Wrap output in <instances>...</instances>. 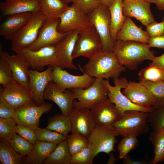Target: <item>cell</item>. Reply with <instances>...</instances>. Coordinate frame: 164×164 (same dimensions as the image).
<instances>
[{"label": "cell", "mask_w": 164, "mask_h": 164, "mask_svg": "<svg viewBox=\"0 0 164 164\" xmlns=\"http://www.w3.org/2000/svg\"><path fill=\"white\" fill-rule=\"evenodd\" d=\"M57 145L56 144L38 140L31 151L23 158L22 163L43 164Z\"/></svg>", "instance_id": "obj_27"}, {"label": "cell", "mask_w": 164, "mask_h": 164, "mask_svg": "<svg viewBox=\"0 0 164 164\" xmlns=\"http://www.w3.org/2000/svg\"><path fill=\"white\" fill-rule=\"evenodd\" d=\"M23 158L15 151L8 141L0 139V160L2 164H21Z\"/></svg>", "instance_id": "obj_33"}, {"label": "cell", "mask_w": 164, "mask_h": 164, "mask_svg": "<svg viewBox=\"0 0 164 164\" xmlns=\"http://www.w3.org/2000/svg\"><path fill=\"white\" fill-rule=\"evenodd\" d=\"M131 102L145 108H152L155 100L149 90L140 82H128L122 92Z\"/></svg>", "instance_id": "obj_20"}, {"label": "cell", "mask_w": 164, "mask_h": 164, "mask_svg": "<svg viewBox=\"0 0 164 164\" xmlns=\"http://www.w3.org/2000/svg\"><path fill=\"white\" fill-rule=\"evenodd\" d=\"M68 4V3L72 2L73 3L75 0H62Z\"/></svg>", "instance_id": "obj_54"}, {"label": "cell", "mask_w": 164, "mask_h": 164, "mask_svg": "<svg viewBox=\"0 0 164 164\" xmlns=\"http://www.w3.org/2000/svg\"><path fill=\"white\" fill-rule=\"evenodd\" d=\"M15 132L34 145L38 141L35 130L29 127L17 124Z\"/></svg>", "instance_id": "obj_44"}, {"label": "cell", "mask_w": 164, "mask_h": 164, "mask_svg": "<svg viewBox=\"0 0 164 164\" xmlns=\"http://www.w3.org/2000/svg\"><path fill=\"white\" fill-rule=\"evenodd\" d=\"M7 52L0 51V84L6 85L16 81L7 58Z\"/></svg>", "instance_id": "obj_36"}, {"label": "cell", "mask_w": 164, "mask_h": 164, "mask_svg": "<svg viewBox=\"0 0 164 164\" xmlns=\"http://www.w3.org/2000/svg\"><path fill=\"white\" fill-rule=\"evenodd\" d=\"M17 125L12 118H0V139L8 141L12 138L15 132Z\"/></svg>", "instance_id": "obj_41"}, {"label": "cell", "mask_w": 164, "mask_h": 164, "mask_svg": "<svg viewBox=\"0 0 164 164\" xmlns=\"http://www.w3.org/2000/svg\"><path fill=\"white\" fill-rule=\"evenodd\" d=\"M46 128L67 137L71 132L72 125L69 116L57 114L49 118Z\"/></svg>", "instance_id": "obj_32"}, {"label": "cell", "mask_w": 164, "mask_h": 164, "mask_svg": "<svg viewBox=\"0 0 164 164\" xmlns=\"http://www.w3.org/2000/svg\"><path fill=\"white\" fill-rule=\"evenodd\" d=\"M69 6L62 0H40L39 11L46 19L60 18Z\"/></svg>", "instance_id": "obj_28"}, {"label": "cell", "mask_w": 164, "mask_h": 164, "mask_svg": "<svg viewBox=\"0 0 164 164\" xmlns=\"http://www.w3.org/2000/svg\"><path fill=\"white\" fill-rule=\"evenodd\" d=\"M8 141L15 151L23 158L31 151L34 145L15 132Z\"/></svg>", "instance_id": "obj_38"}, {"label": "cell", "mask_w": 164, "mask_h": 164, "mask_svg": "<svg viewBox=\"0 0 164 164\" xmlns=\"http://www.w3.org/2000/svg\"><path fill=\"white\" fill-rule=\"evenodd\" d=\"M149 2L145 0H124L122 13L127 17H134L146 26L155 21Z\"/></svg>", "instance_id": "obj_18"}, {"label": "cell", "mask_w": 164, "mask_h": 164, "mask_svg": "<svg viewBox=\"0 0 164 164\" xmlns=\"http://www.w3.org/2000/svg\"><path fill=\"white\" fill-rule=\"evenodd\" d=\"M35 131L38 141H44L58 144L66 139L67 136L46 128L37 127Z\"/></svg>", "instance_id": "obj_37"}, {"label": "cell", "mask_w": 164, "mask_h": 164, "mask_svg": "<svg viewBox=\"0 0 164 164\" xmlns=\"http://www.w3.org/2000/svg\"><path fill=\"white\" fill-rule=\"evenodd\" d=\"M52 108L53 105L51 103L38 105L32 101L16 109L12 118L17 124L35 130L39 125L41 116L50 111Z\"/></svg>", "instance_id": "obj_9"}, {"label": "cell", "mask_w": 164, "mask_h": 164, "mask_svg": "<svg viewBox=\"0 0 164 164\" xmlns=\"http://www.w3.org/2000/svg\"><path fill=\"white\" fill-rule=\"evenodd\" d=\"M16 109L9 103L0 94V118H12Z\"/></svg>", "instance_id": "obj_47"}, {"label": "cell", "mask_w": 164, "mask_h": 164, "mask_svg": "<svg viewBox=\"0 0 164 164\" xmlns=\"http://www.w3.org/2000/svg\"><path fill=\"white\" fill-rule=\"evenodd\" d=\"M103 80L96 78L87 88L69 89L74 99L73 105L90 109L96 104L107 100L109 91Z\"/></svg>", "instance_id": "obj_3"}, {"label": "cell", "mask_w": 164, "mask_h": 164, "mask_svg": "<svg viewBox=\"0 0 164 164\" xmlns=\"http://www.w3.org/2000/svg\"><path fill=\"white\" fill-rule=\"evenodd\" d=\"M151 38L142 26L138 27L131 18L126 17L123 25L117 33L116 40L133 41L148 44Z\"/></svg>", "instance_id": "obj_25"}, {"label": "cell", "mask_w": 164, "mask_h": 164, "mask_svg": "<svg viewBox=\"0 0 164 164\" xmlns=\"http://www.w3.org/2000/svg\"><path fill=\"white\" fill-rule=\"evenodd\" d=\"M145 0L149 2L151 4V3H155V2L157 0Z\"/></svg>", "instance_id": "obj_55"}, {"label": "cell", "mask_w": 164, "mask_h": 164, "mask_svg": "<svg viewBox=\"0 0 164 164\" xmlns=\"http://www.w3.org/2000/svg\"><path fill=\"white\" fill-rule=\"evenodd\" d=\"M69 117L72 125L71 133L88 139L97 125L90 109L73 105Z\"/></svg>", "instance_id": "obj_15"}, {"label": "cell", "mask_w": 164, "mask_h": 164, "mask_svg": "<svg viewBox=\"0 0 164 164\" xmlns=\"http://www.w3.org/2000/svg\"><path fill=\"white\" fill-rule=\"evenodd\" d=\"M73 3L87 15L100 5L98 0H75Z\"/></svg>", "instance_id": "obj_45"}, {"label": "cell", "mask_w": 164, "mask_h": 164, "mask_svg": "<svg viewBox=\"0 0 164 164\" xmlns=\"http://www.w3.org/2000/svg\"><path fill=\"white\" fill-rule=\"evenodd\" d=\"M87 15L100 38L103 51H113L114 42L110 33L111 17L108 8L100 5Z\"/></svg>", "instance_id": "obj_7"}, {"label": "cell", "mask_w": 164, "mask_h": 164, "mask_svg": "<svg viewBox=\"0 0 164 164\" xmlns=\"http://www.w3.org/2000/svg\"><path fill=\"white\" fill-rule=\"evenodd\" d=\"M60 19H46L39 30L36 39L27 48L36 50L47 46L56 45L66 36L67 32H60L57 29Z\"/></svg>", "instance_id": "obj_14"}, {"label": "cell", "mask_w": 164, "mask_h": 164, "mask_svg": "<svg viewBox=\"0 0 164 164\" xmlns=\"http://www.w3.org/2000/svg\"><path fill=\"white\" fill-rule=\"evenodd\" d=\"M83 73L82 75L76 76L70 73L58 66L53 67L52 72L53 81L60 90L65 92L67 89L81 88L85 89L91 86L96 78L88 75L79 66Z\"/></svg>", "instance_id": "obj_11"}, {"label": "cell", "mask_w": 164, "mask_h": 164, "mask_svg": "<svg viewBox=\"0 0 164 164\" xmlns=\"http://www.w3.org/2000/svg\"><path fill=\"white\" fill-rule=\"evenodd\" d=\"M137 137L135 135L131 134L124 137L121 141L118 146L119 159H123L137 147L138 145Z\"/></svg>", "instance_id": "obj_39"}, {"label": "cell", "mask_w": 164, "mask_h": 164, "mask_svg": "<svg viewBox=\"0 0 164 164\" xmlns=\"http://www.w3.org/2000/svg\"><path fill=\"white\" fill-rule=\"evenodd\" d=\"M67 139L71 155L85 148L88 144L87 139L75 133H71V135H68Z\"/></svg>", "instance_id": "obj_40"}, {"label": "cell", "mask_w": 164, "mask_h": 164, "mask_svg": "<svg viewBox=\"0 0 164 164\" xmlns=\"http://www.w3.org/2000/svg\"><path fill=\"white\" fill-rule=\"evenodd\" d=\"M123 1H124V0H122Z\"/></svg>", "instance_id": "obj_56"}, {"label": "cell", "mask_w": 164, "mask_h": 164, "mask_svg": "<svg viewBox=\"0 0 164 164\" xmlns=\"http://www.w3.org/2000/svg\"><path fill=\"white\" fill-rule=\"evenodd\" d=\"M90 110L97 124L103 126L113 125L123 114L108 98L96 104Z\"/></svg>", "instance_id": "obj_19"}, {"label": "cell", "mask_w": 164, "mask_h": 164, "mask_svg": "<svg viewBox=\"0 0 164 164\" xmlns=\"http://www.w3.org/2000/svg\"><path fill=\"white\" fill-rule=\"evenodd\" d=\"M123 163L125 164H145L146 162L138 160H133L128 155L123 159Z\"/></svg>", "instance_id": "obj_50"}, {"label": "cell", "mask_w": 164, "mask_h": 164, "mask_svg": "<svg viewBox=\"0 0 164 164\" xmlns=\"http://www.w3.org/2000/svg\"><path fill=\"white\" fill-rule=\"evenodd\" d=\"M123 1L115 0L108 9L110 13V31L111 38L115 42L117 32L121 29L126 17L122 13Z\"/></svg>", "instance_id": "obj_29"}, {"label": "cell", "mask_w": 164, "mask_h": 164, "mask_svg": "<svg viewBox=\"0 0 164 164\" xmlns=\"http://www.w3.org/2000/svg\"><path fill=\"white\" fill-rule=\"evenodd\" d=\"M53 67L48 66L46 70L42 72L29 69L30 92L33 100L38 105L45 103L44 93L48 84L53 81Z\"/></svg>", "instance_id": "obj_16"}, {"label": "cell", "mask_w": 164, "mask_h": 164, "mask_svg": "<svg viewBox=\"0 0 164 164\" xmlns=\"http://www.w3.org/2000/svg\"><path fill=\"white\" fill-rule=\"evenodd\" d=\"M148 122L153 129L164 128V105L149 112Z\"/></svg>", "instance_id": "obj_42"}, {"label": "cell", "mask_w": 164, "mask_h": 164, "mask_svg": "<svg viewBox=\"0 0 164 164\" xmlns=\"http://www.w3.org/2000/svg\"><path fill=\"white\" fill-rule=\"evenodd\" d=\"M83 70L92 77L109 80L119 77L126 68L121 65L113 51H102L89 59Z\"/></svg>", "instance_id": "obj_1"}, {"label": "cell", "mask_w": 164, "mask_h": 164, "mask_svg": "<svg viewBox=\"0 0 164 164\" xmlns=\"http://www.w3.org/2000/svg\"><path fill=\"white\" fill-rule=\"evenodd\" d=\"M43 99L53 101L60 108L61 114L66 116H69L74 100L69 89L63 92L53 81L50 82L46 87Z\"/></svg>", "instance_id": "obj_21"}, {"label": "cell", "mask_w": 164, "mask_h": 164, "mask_svg": "<svg viewBox=\"0 0 164 164\" xmlns=\"http://www.w3.org/2000/svg\"><path fill=\"white\" fill-rule=\"evenodd\" d=\"M103 82L107 87L109 93L108 98L116 106L122 114L130 110H136L150 112L153 110V108H145L138 106L131 102L121 91L122 88H124L128 81L125 77L114 79V86L110 84L109 80L103 79Z\"/></svg>", "instance_id": "obj_12"}, {"label": "cell", "mask_w": 164, "mask_h": 164, "mask_svg": "<svg viewBox=\"0 0 164 164\" xmlns=\"http://www.w3.org/2000/svg\"><path fill=\"white\" fill-rule=\"evenodd\" d=\"M154 4L158 9L160 11L164 10V0H157Z\"/></svg>", "instance_id": "obj_52"}, {"label": "cell", "mask_w": 164, "mask_h": 164, "mask_svg": "<svg viewBox=\"0 0 164 164\" xmlns=\"http://www.w3.org/2000/svg\"><path fill=\"white\" fill-rule=\"evenodd\" d=\"M102 50L100 38L95 29L92 26L80 31L78 35L72 56L73 59L82 56L90 58Z\"/></svg>", "instance_id": "obj_10"}, {"label": "cell", "mask_w": 164, "mask_h": 164, "mask_svg": "<svg viewBox=\"0 0 164 164\" xmlns=\"http://www.w3.org/2000/svg\"><path fill=\"white\" fill-rule=\"evenodd\" d=\"M7 58L15 80L30 91L28 64L18 53L10 55L7 52Z\"/></svg>", "instance_id": "obj_26"}, {"label": "cell", "mask_w": 164, "mask_h": 164, "mask_svg": "<svg viewBox=\"0 0 164 164\" xmlns=\"http://www.w3.org/2000/svg\"><path fill=\"white\" fill-rule=\"evenodd\" d=\"M57 29L60 32H67L78 29L80 31L92 25L87 15L73 3L61 15Z\"/></svg>", "instance_id": "obj_13"}, {"label": "cell", "mask_w": 164, "mask_h": 164, "mask_svg": "<svg viewBox=\"0 0 164 164\" xmlns=\"http://www.w3.org/2000/svg\"><path fill=\"white\" fill-rule=\"evenodd\" d=\"M115 0H98L99 5L108 8L110 7Z\"/></svg>", "instance_id": "obj_51"}, {"label": "cell", "mask_w": 164, "mask_h": 164, "mask_svg": "<svg viewBox=\"0 0 164 164\" xmlns=\"http://www.w3.org/2000/svg\"><path fill=\"white\" fill-rule=\"evenodd\" d=\"M108 154L109 155V157L107 163L108 164H114L117 161V159L115 158L112 153L111 152Z\"/></svg>", "instance_id": "obj_53"}, {"label": "cell", "mask_w": 164, "mask_h": 164, "mask_svg": "<svg viewBox=\"0 0 164 164\" xmlns=\"http://www.w3.org/2000/svg\"><path fill=\"white\" fill-rule=\"evenodd\" d=\"M151 61L149 65L155 66L164 70V53L159 56H154Z\"/></svg>", "instance_id": "obj_49"}, {"label": "cell", "mask_w": 164, "mask_h": 164, "mask_svg": "<svg viewBox=\"0 0 164 164\" xmlns=\"http://www.w3.org/2000/svg\"><path fill=\"white\" fill-rule=\"evenodd\" d=\"M119 135L118 129L113 126H103L97 124L88 139L92 149L91 161L101 152L109 154L114 150L117 142L116 137Z\"/></svg>", "instance_id": "obj_4"}, {"label": "cell", "mask_w": 164, "mask_h": 164, "mask_svg": "<svg viewBox=\"0 0 164 164\" xmlns=\"http://www.w3.org/2000/svg\"><path fill=\"white\" fill-rule=\"evenodd\" d=\"M139 82H155L164 80V70L149 65L142 69L138 73Z\"/></svg>", "instance_id": "obj_34"}, {"label": "cell", "mask_w": 164, "mask_h": 164, "mask_svg": "<svg viewBox=\"0 0 164 164\" xmlns=\"http://www.w3.org/2000/svg\"><path fill=\"white\" fill-rule=\"evenodd\" d=\"M148 44L150 47L164 49V34L151 37Z\"/></svg>", "instance_id": "obj_48"}, {"label": "cell", "mask_w": 164, "mask_h": 164, "mask_svg": "<svg viewBox=\"0 0 164 164\" xmlns=\"http://www.w3.org/2000/svg\"><path fill=\"white\" fill-rule=\"evenodd\" d=\"M0 94L15 109L33 101L29 91L16 81L2 85Z\"/></svg>", "instance_id": "obj_22"}, {"label": "cell", "mask_w": 164, "mask_h": 164, "mask_svg": "<svg viewBox=\"0 0 164 164\" xmlns=\"http://www.w3.org/2000/svg\"><path fill=\"white\" fill-rule=\"evenodd\" d=\"M78 29L67 32L65 37L56 44L58 49L57 65L62 69H78L73 62V53L79 34Z\"/></svg>", "instance_id": "obj_17"}, {"label": "cell", "mask_w": 164, "mask_h": 164, "mask_svg": "<svg viewBox=\"0 0 164 164\" xmlns=\"http://www.w3.org/2000/svg\"><path fill=\"white\" fill-rule=\"evenodd\" d=\"M148 44L133 41L116 40L113 50L119 63L131 70L145 60H152L154 52Z\"/></svg>", "instance_id": "obj_2"}, {"label": "cell", "mask_w": 164, "mask_h": 164, "mask_svg": "<svg viewBox=\"0 0 164 164\" xmlns=\"http://www.w3.org/2000/svg\"><path fill=\"white\" fill-rule=\"evenodd\" d=\"M40 11L32 12L31 19L11 40L12 50L15 51L26 48L37 39L40 29L46 19Z\"/></svg>", "instance_id": "obj_8"}, {"label": "cell", "mask_w": 164, "mask_h": 164, "mask_svg": "<svg viewBox=\"0 0 164 164\" xmlns=\"http://www.w3.org/2000/svg\"><path fill=\"white\" fill-rule=\"evenodd\" d=\"M40 0H5L0 3V10L3 16L39 11Z\"/></svg>", "instance_id": "obj_24"}, {"label": "cell", "mask_w": 164, "mask_h": 164, "mask_svg": "<svg viewBox=\"0 0 164 164\" xmlns=\"http://www.w3.org/2000/svg\"><path fill=\"white\" fill-rule=\"evenodd\" d=\"M20 55L32 70L40 71L46 66L57 65L58 49L56 45L42 47L36 50L24 48L15 52Z\"/></svg>", "instance_id": "obj_6"}, {"label": "cell", "mask_w": 164, "mask_h": 164, "mask_svg": "<svg viewBox=\"0 0 164 164\" xmlns=\"http://www.w3.org/2000/svg\"><path fill=\"white\" fill-rule=\"evenodd\" d=\"M140 83L147 88L153 97L155 103L153 109H157L164 105V80L155 82Z\"/></svg>", "instance_id": "obj_35"}, {"label": "cell", "mask_w": 164, "mask_h": 164, "mask_svg": "<svg viewBox=\"0 0 164 164\" xmlns=\"http://www.w3.org/2000/svg\"><path fill=\"white\" fill-rule=\"evenodd\" d=\"M71 156L66 139L57 145L43 164H70Z\"/></svg>", "instance_id": "obj_30"}, {"label": "cell", "mask_w": 164, "mask_h": 164, "mask_svg": "<svg viewBox=\"0 0 164 164\" xmlns=\"http://www.w3.org/2000/svg\"><path fill=\"white\" fill-rule=\"evenodd\" d=\"M145 26L146 31L151 37L164 34V16L162 22H158L155 21Z\"/></svg>", "instance_id": "obj_46"}, {"label": "cell", "mask_w": 164, "mask_h": 164, "mask_svg": "<svg viewBox=\"0 0 164 164\" xmlns=\"http://www.w3.org/2000/svg\"><path fill=\"white\" fill-rule=\"evenodd\" d=\"M92 149L88 143L84 149L72 155L70 164H92Z\"/></svg>", "instance_id": "obj_43"}, {"label": "cell", "mask_w": 164, "mask_h": 164, "mask_svg": "<svg viewBox=\"0 0 164 164\" xmlns=\"http://www.w3.org/2000/svg\"><path fill=\"white\" fill-rule=\"evenodd\" d=\"M149 112L136 110L126 111L113 126L118 129L119 135L124 137L134 134L138 136L149 131Z\"/></svg>", "instance_id": "obj_5"}, {"label": "cell", "mask_w": 164, "mask_h": 164, "mask_svg": "<svg viewBox=\"0 0 164 164\" xmlns=\"http://www.w3.org/2000/svg\"><path fill=\"white\" fill-rule=\"evenodd\" d=\"M32 12L14 14L8 16L0 27V35L7 40H11L27 23Z\"/></svg>", "instance_id": "obj_23"}, {"label": "cell", "mask_w": 164, "mask_h": 164, "mask_svg": "<svg viewBox=\"0 0 164 164\" xmlns=\"http://www.w3.org/2000/svg\"><path fill=\"white\" fill-rule=\"evenodd\" d=\"M154 149L152 163L156 164L164 161V128L153 129L149 138Z\"/></svg>", "instance_id": "obj_31"}]
</instances>
